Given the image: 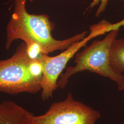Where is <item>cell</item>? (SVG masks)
<instances>
[{
	"mask_svg": "<svg viewBox=\"0 0 124 124\" xmlns=\"http://www.w3.org/2000/svg\"><path fill=\"white\" fill-rule=\"evenodd\" d=\"M27 0H15L14 12L7 26L5 47L8 50L13 41L21 39L24 43L33 42L40 45L44 54L48 55L58 50L66 49L72 43L87 36L85 31L63 40L54 39L52 31L54 24L46 14L36 15L28 13Z\"/></svg>",
	"mask_w": 124,
	"mask_h": 124,
	"instance_id": "6da1fadb",
	"label": "cell"
},
{
	"mask_svg": "<svg viewBox=\"0 0 124 124\" xmlns=\"http://www.w3.org/2000/svg\"><path fill=\"white\" fill-rule=\"evenodd\" d=\"M119 28L109 31L102 40H95L88 46L75 54V66L67 68L58 80V87L63 89L72 75L88 70L108 78L117 84L119 91L124 90V75L115 73L110 66L109 53L111 45L116 39Z\"/></svg>",
	"mask_w": 124,
	"mask_h": 124,
	"instance_id": "7a4b0ae2",
	"label": "cell"
},
{
	"mask_svg": "<svg viewBox=\"0 0 124 124\" xmlns=\"http://www.w3.org/2000/svg\"><path fill=\"white\" fill-rule=\"evenodd\" d=\"M124 24L123 21L112 24L106 20H102L90 27V32L84 38L74 42L59 55L54 57H49L45 54L41 55L39 59L43 66V77L41 83L42 99L46 101L53 97V92L58 88V78L62 74L67 63L88 41L115 28H119Z\"/></svg>",
	"mask_w": 124,
	"mask_h": 124,
	"instance_id": "3957f363",
	"label": "cell"
},
{
	"mask_svg": "<svg viewBox=\"0 0 124 124\" xmlns=\"http://www.w3.org/2000/svg\"><path fill=\"white\" fill-rule=\"evenodd\" d=\"M31 59L26 45H20L11 58L0 61V91L16 95L23 93L36 94L41 91V80L34 77L28 69Z\"/></svg>",
	"mask_w": 124,
	"mask_h": 124,
	"instance_id": "277c9868",
	"label": "cell"
},
{
	"mask_svg": "<svg viewBox=\"0 0 124 124\" xmlns=\"http://www.w3.org/2000/svg\"><path fill=\"white\" fill-rule=\"evenodd\" d=\"M101 117L98 111L75 100L71 93L60 102H55L44 114L31 113L29 124H96Z\"/></svg>",
	"mask_w": 124,
	"mask_h": 124,
	"instance_id": "5b68a950",
	"label": "cell"
},
{
	"mask_svg": "<svg viewBox=\"0 0 124 124\" xmlns=\"http://www.w3.org/2000/svg\"><path fill=\"white\" fill-rule=\"evenodd\" d=\"M31 113L15 102L3 101L0 103V124H29Z\"/></svg>",
	"mask_w": 124,
	"mask_h": 124,
	"instance_id": "8992f818",
	"label": "cell"
},
{
	"mask_svg": "<svg viewBox=\"0 0 124 124\" xmlns=\"http://www.w3.org/2000/svg\"><path fill=\"white\" fill-rule=\"evenodd\" d=\"M109 62L115 73L122 74L124 72V38L115 39L111 45Z\"/></svg>",
	"mask_w": 124,
	"mask_h": 124,
	"instance_id": "52a82bcc",
	"label": "cell"
},
{
	"mask_svg": "<svg viewBox=\"0 0 124 124\" xmlns=\"http://www.w3.org/2000/svg\"><path fill=\"white\" fill-rule=\"evenodd\" d=\"M26 45L27 54L32 60L38 59L41 55L44 54L39 45L33 42L25 43Z\"/></svg>",
	"mask_w": 124,
	"mask_h": 124,
	"instance_id": "ba28073f",
	"label": "cell"
},
{
	"mask_svg": "<svg viewBox=\"0 0 124 124\" xmlns=\"http://www.w3.org/2000/svg\"><path fill=\"white\" fill-rule=\"evenodd\" d=\"M108 0H93L90 6V8H91L95 7V6H97L100 4V6L98 8V11L96 14V17H98L100 14H101V13L105 10Z\"/></svg>",
	"mask_w": 124,
	"mask_h": 124,
	"instance_id": "9c48e42d",
	"label": "cell"
},
{
	"mask_svg": "<svg viewBox=\"0 0 124 124\" xmlns=\"http://www.w3.org/2000/svg\"><path fill=\"white\" fill-rule=\"evenodd\" d=\"M122 124H124V121L123 122V123H122Z\"/></svg>",
	"mask_w": 124,
	"mask_h": 124,
	"instance_id": "30bf717a",
	"label": "cell"
},
{
	"mask_svg": "<svg viewBox=\"0 0 124 124\" xmlns=\"http://www.w3.org/2000/svg\"><path fill=\"white\" fill-rule=\"evenodd\" d=\"M31 0V1H32V0Z\"/></svg>",
	"mask_w": 124,
	"mask_h": 124,
	"instance_id": "8fae6325",
	"label": "cell"
},
{
	"mask_svg": "<svg viewBox=\"0 0 124 124\" xmlns=\"http://www.w3.org/2000/svg\"><path fill=\"white\" fill-rule=\"evenodd\" d=\"M122 0V1H124V0Z\"/></svg>",
	"mask_w": 124,
	"mask_h": 124,
	"instance_id": "7c38bea8",
	"label": "cell"
}]
</instances>
